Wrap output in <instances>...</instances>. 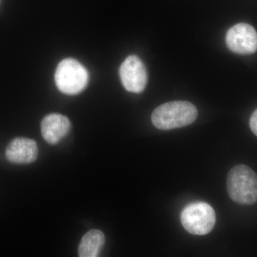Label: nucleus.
Wrapping results in <instances>:
<instances>
[{
	"instance_id": "4",
	"label": "nucleus",
	"mask_w": 257,
	"mask_h": 257,
	"mask_svg": "<svg viewBox=\"0 0 257 257\" xmlns=\"http://www.w3.org/2000/svg\"><path fill=\"white\" fill-rule=\"evenodd\" d=\"M181 222L184 229L190 234L206 235L215 226V211L207 203H192L182 211Z\"/></svg>"
},
{
	"instance_id": "9",
	"label": "nucleus",
	"mask_w": 257,
	"mask_h": 257,
	"mask_svg": "<svg viewBox=\"0 0 257 257\" xmlns=\"http://www.w3.org/2000/svg\"><path fill=\"white\" fill-rule=\"evenodd\" d=\"M105 242V237L102 231L92 229L83 236L78 248L80 257H96L99 256L101 248Z\"/></svg>"
},
{
	"instance_id": "8",
	"label": "nucleus",
	"mask_w": 257,
	"mask_h": 257,
	"mask_svg": "<svg viewBox=\"0 0 257 257\" xmlns=\"http://www.w3.org/2000/svg\"><path fill=\"white\" fill-rule=\"evenodd\" d=\"M70 127V121L67 116L53 113L47 115L42 119V135L47 143L56 145L67 136Z\"/></svg>"
},
{
	"instance_id": "1",
	"label": "nucleus",
	"mask_w": 257,
	"mask_h": 257,
	"mask_svg": "<svg viewBox=\"0 0 257 257\" xmlns=\"http://www.w3.org/2000/svg\"><path fill=\"white\" fill-rule=\"evenodd\" d=\"M197 116V107L192 103L173 101L157 107L152 113V121L159 130H170L192 124Z\"/></svg>"
},
{
	"instance_id": "6",
	"label": "nucleus",
	"mask_w": 257,
	"mask_h": 257,
	"mask_svg": "<svg viewBox=\"0 0 257 257\" xmlns=\"http://www.w3.org/2000/svg\"><path fill=\"white\" fill-rule=\"evenodd\" d=\"M226 43L234 53L243 55L254 53L257 50V32L248 24H237L228 30Z\"/></svg>"
},
{
	"instance_id": "2",
	"label": "nucleus",
	"mask_w": 257,
	"mask_h": 257,
	"mask_svg": "<svg viewBox=\"0 0 257 257\" xmlns=\"http://www.w3.org/2000/svg\"><path fill=\"white\" fill-rule=\"evenodd\" d=\"M226 189L231 199L242 205L257 202V175L244 165L235 166L229 171Z\"/></svg>"
},
{
	"instance_id": "3",
	"label": "nucleus",
	"mask_w": 257,
	"mask_h": 257,
	"mask_svg": "<svg viewBox=\"0 0 257 257\" xmlns=\"http://www.w3.org/2000/svg\"><path fill=\"white\" fill-rule=\"evenodd\" d=\"M55 79L60 92L68 95H75L87 87L89 74L80 62L68 58L61 61L57 66Z\"/></svg>"
},
{
	"instance_id": "7",
	"label": "nucleus",
	"mask_w": 257,
	"mask_h": 257,
	"mask_svg": "<svg viewBox=\"0 0 257 257\" xmlns=\"http://www.w3.org/2000/svg\"><path fill=\"white\" fill-rule=\"evenodd\" d=\"M5 155L12 163L27 165L37 160L38 147L36 142L31 139L15 138L7 147Z\"/></svg>"
},
{
	"instance_id": "5",
	"label": "nucleus",
	"mask_w": 257,
	"mask_h": 257,
	"mask_svg": "<svg viewBox=\"0 0 257 257\" xmlns=\"http://www.w3.org/2000/svg\"><path fill=\"white\" fill-rule=\"evenodd\" d=\"M120 79L128 92L140 93L146 87L148 75L146 67L140 57L130 55L120 66Z\"/></svg>"
},
{
	"instance_id": "10",
	"label": "nucleus",
	"mask_w": 257,
	"mask_h": 257,
	"mask_svg": "<svg viewBox=\"0 0 257 257\" xmlns=\"http://www.w3.org/2000/svg\"><path fill=\"white\" fill-rule=\"evenodd\" d=\"M249 125L251 131L257 137V109L253 111V114H251V118H250Z\"/></svg>"
}]
</instances>
